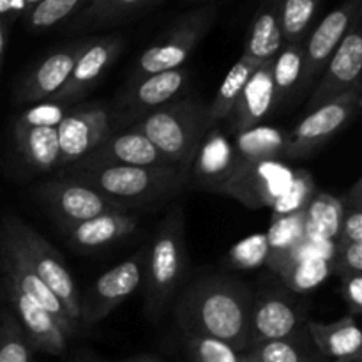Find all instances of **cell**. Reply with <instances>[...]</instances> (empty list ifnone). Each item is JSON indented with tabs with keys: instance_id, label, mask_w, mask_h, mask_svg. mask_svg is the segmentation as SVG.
Here are the masks:
<instances>
[{
	"instance_id": "cell-1",
	"label": "cell",
	"mask_w": 362,
	"mask_h": 362,
	"mask_svg": "<svg viewBox=\"0 0 362 362\" xmlns=\"http://www.w3.org/2000/svg\"><path fill=\"white\" fill-rule=\"evenodd\" d=\"M253 290L228 276H209L187 286L175 308L180 332L211 336L239 354L250 346Z\"/></svg>"
},
{
	"instance_id": "cell-2",
	"label": "cell",
	"mask_w": 362,
	"mask_h": 362,
	"mask_svg": "<svg viewBox=\"0 0 362 362\" xmlns=\"http://www.w3.org/2000/svg\"><path fill=\"white\" fill-rule=\"evenodd\" d=\"M59 175L80 180L126 209L154 207L177 197L189 186V168L165 166H98L67 168Z\"/></svg>"
},
{
	"instance_id": "cell-3",
	"label": "cell",
	"mask_w": 362,
	"mask_h": 362,
	"mask_svg": "<svg viewBox=\"0 0 362 362\" xmlns=\"http://www.w3.org/2000/svg\"><path fill=\"white\" fill-rule=\"evenodd\" d=\"M131 129L144 134L173 165L189 168L202 138L212 127L209 105L194 98H180L147 113Z\"/></svg>"
},
{
	"instance_id": "cell-4",
	"label": "cell",
	"mask_w": 362,
	"mask_h": 362,
	"mask_svg": "<svg viewBox=\"0 0 362 362\" xmlns=\"http://www.w3.org/2000/svg\"><path fill=\"white\" fill-rule=\"evenodd\" d=\"M186 269V219L182 205H172L148 243L145 262V313L151 320L161 317L182 283Z\"/></svg>"
},
{
	"instance_id": "cell-5",
	"label": "cell",
	"mask_w": 362,
	"mask_h": 362,
	"mask_svg": "<svg viewBox=\"0 0 362 362\" xmlns=\"http://www.w3.org/2000/svg\"><path fill=\"white\" fill-rule=\"evenodd\" d=\"M218 18V7L212 4L194 7L180 14L151 46L140 53L131 67L129 80L161 73V71L177 69L186 64L193 55L202 39L207 35Z\"/></svg>"
},
{
	"instance_id": "cell-6",
	"label": "cell",
	"mask_w": 362,
	"mask_h": 362,
	"mask_svg": "<svg viewBox=\"0 0 362 362\" xmlns=\"http://www.w3.org/2000/svg\"><path fill=\"white\" fill-rule=\"evenodd\" d=\"M2 233L16 244L35 274L62 300L67 313L80 325V292L62 255L41 233L14 216L4 219Z\"/></svg>"
},
{
	"instance_id": "cell-7",
	"label": "cell",
	"mask_w": 362,
	"mask_h": 362,
	"mask_svg": "<svg viewBox=\"0 0 362 362\" xmlns=\"http://www.w3.org/2000/svg\"><path fill=\"white\" fill-rule=\"evenodd\" d=\"M362 83L311 110L288 133L283 158L304 159L327 145L361 112Z\"/></svg>"
},
{
	"instance_id": "cell-8",
	"label": "cell",
	"mask_w": 362,
	"mask_h": 362,
	"mask_svg": "<svg viewBox=\"0 0 362 362\" xmlns=\"http://www.w3.org/2000/svg\"><path fill=\"white\" fill-rule=\"evenodd\" d=\"M148 244L99 276L80 296V327H92L117 310L141 286Z\"/></svg>"
},
{
	"instance_id": "cell-9",
	"label": "cell",
	"mask_w": 362,
	"mask_h": 362,
	"mask_svg": "<svg viewBox=\"0 0 362 362\" xmlns=\"http://www.w3.org/2000/svg\"><path fill=\"white\" fill-rule=\"evenodd\" d=\"M35 197L64 232L98 216L129 211L106 198L94 187L62 175L42 182L35 189Z\"/></svg>"
},
{
	"instance_id": "cell-10",
	"label": "cell",
	"mask_w": 362,
	"mask_h": 362,
	"mask_svg": "<svg viewBox=\"0 0 362 362\" xmlns=\"http://www.w3.org/2000/svg\"><path fill=\"white\" fill-rule=\"evenodd\" d=\"M191 78L189 67L161 71L127 81L126 88L117 95L113 105V122L117 127H127L159 106L180 98Z\"/></svg>"
},
{
	"instance_id": "cell-11",
	"label": "cell",
	"mask_w": 362,
	"mask_h": 362,
	"mask_svg": "<svg viewBox=\"0 0 362 362\" xmlns=\"http://www.w3.org/2000/svg\"><path fill=\"white\" fill-rule=\"evenodd\" d=\"M296 296L283 285L255 293L250 317V346L271 339L292 338L308 331V317Z\"/></svg>"
},
{
	"instance_id": "cell-12",
	"label": "cell",
	"mask_w": 362,
	"mask_h": 362,
	"mask_svg": "<svg viewBox=\"0 0 362 362\" xmlns=\"http://www.w3.org/2000/svg\"><path fill=\"white\" fill-rule=\"evenodd\" d=\"M293 172L281 159L253 163L235 170L219 194L240 202L251 211L271 209L290 187Z\"/></svg>"
},
{
	"instance_id": "cell-13",
	"label": "cell",
	"mask_w": 362,
	"mask_h": 362,
	"mask_svg": "<svg viewBox=\"0 0 362 362\" xmlns=\"http://www.w3.org/2000/svg\"><path fill=\"white\" fill-rule=\"evenodd\" d=\"M115 129L112 108L103 103H87L69 110L57 127L60 147V170L94 151Z\"/></svg>"
},
{
	"instance_id": "cell-14",
	"label": "cell",
	"mask_w": 362,
	"mask_h": 362,
	"mask_svg": "<svg viewBox=\"0 0 362 362\" xmlns=\"http://www.w3.org/2000/svg\"><path fill=\"white\" fill-rule=\"evenodd\" d=\"M361 7L362 0H345L324 18L313 32L306 35L303 42L304 67L300 88H308L317 78H320L325 64L336 52L349 28L361 18Z\"/></svg>"
},
{
	"instance_id": "cell-15",
	"label": "cell",
	"mask_w": 362,
	"mask_h": 362,
	"mask_svg": "<svg viewBox=\"0 0 362 362\" xmlns=\"http://www.w3.org/2000/svg\"><path fill=\"white\" fill-rule=\"evenodd\" d=\"M362 71V28L361 18L352 23L345 37L341 39L339 46L329 62L325 64L320 74V81L315 87L308 103V112L317 106L345 94L350 88L361 85Z\"/></svg>"
},
{
	"instance_id": "cell-16",
	"label": "cell",
	"mask_w": 362,
	"mask_h": 362,
	"mask_svg": "<svg viewBox=\"0 0 362 362\" xmlns=\"http://www.w3.org/2000/svg\"><path fill=\"white\" fill-rule=\"evenodd\" d=\"M90 37H80L39 60L16 85L18 103H41L49 101L69 78L78 57L87 48Z\"/></svg>"
},
{
	"instance_id": "cell-17",
	"label": "cell",
	"mask_w": 362,
	"mask_h": 362,
	"mask_svg": "<svg viewBox=\"0 0 362 362\" xmlns=\"http://www.w3.org/2000/svg\"><path fill=\"white\" fill-rule=\"evenodd\" d=\"M0 251H2V264L4 271H6V283L16 286L21 293L28 297V299L34 300L35 304L42 308V310L48 311L53 318L60 324V327L69 334V338H73L78 331H80V325L78 322H74L71 318V315L67 313L66 306L62 304V300L48 288V286L42 283V279L35 274L34 269L30 267V264L27 262V258L21 255V251L18 250L16 244L6 237L2 233V240H0Z\"/></svg>"
},
{
	"instance_id": "cell-18",
	"label": "cell",
	"mask_w": 362,
	"mask_h": 362,
	"mask_svg": "<svg viewBox=\"0 0 362 362\" xmlns=\"http://www.w3.org/2000/svg\"><path fill=\"white\" fill-rule=\"evenodd\" d=\"M170 163L151 140L138 131L117 129L76 163L74 168H98V166H165Z\"/></svg>"
},
{
	"instance_id": "cell-19",
	"label": "cell",
	"mask_w": 362,
	"mask_h": 362,
	"mask_svg": "<svg viewBox=\"0 0 362 362\" xmlns=\"http://www.w3.org/2000/svg\"><path fill=\"white\" fill-rule=\"evenodd\" d=\"M122 49L124 39L120 35L90 37L87 48L78 57L64 87L49 101L71 105V103L83 98L90 88H94L99 83L106 71L119 59Z\"/></svg>"
},
{
	"instance_id": "cell-20",
	"label": "cell",
	"mask_w": 362,
	"mask_h": 362,
	"mask_svg": "<svg viewBox=\"0 0 362 362\" xmlns=\"http://www.w3.org/2000/svg\"><path fill=\"white\" fill-rule=\"evenodd\" d=\"M6 297L13 308L14 317L20 322L28 343L34 352L49 354V356H60L69 345V334L60 327L59 322L52 317L39 304L28 299L21 293L16 286L4 281Z\"/></svg>"
},
{
	"instance_id": "cell-21",
	"label": "cell",
	"mask_w": 362,
	"mask_h": 362,
	"mask_svg": "<svg viewBox=\"0 0 362 362\" xmlns=\"http://www.w3.org/2000/svg\"><path fill=\"white\" fill-rule=\"evenodd\" d=\"M233 168L232 140L221 127L212 126L202 138L189 166V186L194 184L200 189L219 194L232 177Z\"/></svg>"
},
{
	"instance_id": "cell-22",
	"label": "cell",
	"mask_w": 362,
	"mask_h": 362,
	"mask_svg": "<svg viewBox=\"0 0 362 362\" xmlns=\"http://www.w3.org/2000/svg\"><path fill=\"white\" fill-rule=\"evenodd\" d=\"M274 110L276 94L274 83H272V60H267L253 71L235 106L230 112L226 119L230 133L235 134L239 131L260 126Z\"/></svg>"
},
{
	"instance_id": "cell-23",
	"label": "cell",
	"mask_w": 362,
	"mask_h": 362,
	"mask_svg": "<svg viewBox=\"0 0 362 362\" xmlns=\"http://www.w3.org/2000/svg\"><path fill=\"white\" fill-rule=\"evenodd\" d=\"M138 228V216L133 212H112L78 223L66 233L67 246L78 255L99 253L129 237Z\"/></svg>"
},
{
	"instance_id": "cell-24",
	"label": "cell",
	"mask_w": 362,
	"mask_h": 362,
	"mask_svg": "<svg viewBox=\"0 0 362 362\" xmlns=\"http://www.w3.org/2000/svg\"><path fill=\"white\" fill-rule=\"evenodd\" d=\"M306 327L315 349L327 362L362 356V332L357 318L345 315L329 324L308 318Z\"/></svg>"
},
{
	"instance_id": "cell-25",
	"label": "cell",
	"mask_w": 362,
	"mask_h": 362,
	"mask_svg": "<svg viewBox=\"0 0 362 362\" xmlns=\"http://www.w3.org/2000/svg\"><path fill=\"white\" fill-rule=\"evenodd\" d=\"M281 48V0H264L250 25L243 55L262 64L274 59Z\"/></svg>"
},
{
	"instance_id": "cell-26",
	"label": "cell",
	"mask_w": 362,
	"mask_h": 362,
	"mask_svg": "<svg viewBox=\"0 0 362 362\" xmlns=\"http://www.w3.org/2000/svg\"><path fill=\"white\" fill-rule=\"evenodd\" d=\"M158 2L159 0H90L73 20L67 21L64 30L67 34H80L113 27Z\"/></svg>"
},
{
	"instance_id": "cell-27",
	"label": "cell",
	"mask_w": 362,
	"mask_h": 362,
	"mask_svg": "<svg viewBox=\"0 0 362 362\" xmlns=\"http://www.w3.org/2000/svg\"><path fill=\"white\" fill-rule=\"evenodd\" d=\"M286 140H288L286 131L265 124L239 131L233 134L232 140L233 158H235L233 172L265 159H281L285 154Z\"/></svg>"
},
{
	"instance_id": "cell-28",
	"label": "cell",
	"mask_w": 362,
	"mask_h": 362,
	"mask_svg": "<svg viewBox=\"0 0 362 362\" xmlns=\"http://www.w3.org/2000/svg\"><path fill=\"white\" fill-rule=\"evenodd\" d=\"M18 154L32 170L41 173L59 172L60 147L57 127H14Z\"/></svg>"
},
{
	"instance_id": "cell-29",
	"label": "cell",
	"mask_w": 362,
	"mask_h": 362,
	"mask_svg": "<svg viewBox=\"0 0 362 362\" xmlns=\"http://www.w3.org/2000/svg\"><path fill=\"white\" fill-rule=\"evenodd\" d=\"M267 267L279 278L281 285L292 293H306L317 288L332 274L331 262L322 258H279Z\"/></svg>"
},
{
	"instance_id": "cell-30",
	"label": "cell",
	"mask_w": 362,
	"mask_h": 362,
	"mask_svg": "<svg viewBox=\"0 0 362 362\" xmlns=\"http://www.w3.org/2000/svg\"><path fill=\"white\" fill-rule=\"evenodd\" d=\"M244 354L253 362H327L315 349L308 331L292 338L257 343Z\"/></svg>"
},
{
	"instance_id": "cell-31",
	"label": "cell",
	"mask_w": 362,
	"mask_h": 362,
	"mask_svg": "<svg viewBox=\"0 0 362 362\" xmlns=\"http://www.w3.org/2000/svg\"><path fill=\"white\" fill-rule=\"evenodd\" d=\"M306 240L327 243L336 240L341 225V198L329 193H315L304 211Z\"/></svg>"
},
{
	"instance_id": "cell-32",
	"label": "cell",
	"mask_w": 362,
	"mask_h": 362,
	"mask_svg": "<svg viewBox=\"0 0 362 362\" xmlns=\"http://www.w3.org/2000/svg\"><path fill=\"white\" fill-rule=\"evenodd\" d=\"M258 66H260V62L246 55H240V59L233 64L232 69L228 71V74L223 80V83L219 85L212 103L209 105V117H211L212 126H218L221 120L228 119L230 112L235 106L244 85L247 83V80H250V76Z\"/></svg>"
},
{
	"instance_id": "cell-33",
	"label": "cell",
	"mask_w": 362,
	"mask_h": 362,
	"mask_svg": "<svg viewBox=\"0 0 362 362\" xmlns=\"http://www.w3.org/2000/svg\"><path fill=\"white\" fill-rule=\"evenodd\" d=\"M303 42H290L283 45L278 55L272 59V83H274L276 110L290 99V95L300 87L304 67Z\"/></svg>"
},
{
	"instance_id": "cell-34",
	"label": "cell",
	"mask_w": 362,
	"mask_h": 362,
	"mask_svg": "<svg viewBox=\"0 0 362 362\" xmlns=\"http://www.w3.org/2000/svg\"><path fill=\"white\" fill-rule=\"evenodd\" d=\"M88 2L90 0H41L23 18L25 27L32 34H45L73 20Z\"/></svg>"
},
{
	"instance_id": "cell-35",
	"label": "cell",
	"mask_w": 362,
	"mask_h": 362,
	"mask_svg": "<svg viewBox=\"0 0 362 362\" xmlns=\"http://www.w3.org/2000/svg\"><path fill=\"white\" fill-rule=\"evenodd\" d=\"M265 235H267V244H269L267 262L286 257L290 251L299 247L300 244L306 240L304 212L272 218L271 226H269V232L265 233Z\"/></svg>"
},
{
	"instance_id": "cell-36",
	"label": "cell",
	"mask_w": 362,
	"mask_h": 362,
	"mask_svg": "<svg viewBox=\"0 0 362 362\" xmlns=\"http://www.w3.org/2000/svg\"><path fill=\"white\" fill-rule=\"evenodd\" d=\"M322 0H281L283 45L304 41Z\"/></svg>"
},
{
	"instance_id": "cell-37",
	"label": "cell",
	"mask_w": 362,
	"mask_h": 362,
	"mask_svg": "<svg viewBox=\"0 0 362 362\" xmlns=\"http://www.w3.org/2000/svg\"><path fill=\"white\" fill-rule=\"evenodd\" d=\"M34 350L9 308L0 306V362H32Z\"/></svg>"
},
{
	"instance_id": "cell-38",
	"label": "cell",
	"mask_w": 362,
	"mask_h": 362,
	"mask_svg": "<svg viewBox=\"0 0 362 362\" xmlns=\"http://www.w3.org/2000/svg\"><path fill=\"white\" fill-rule=\"evenodd\" d=\"M315 193H317V187H315L313 175L304 168L296 170V172H293V179H292V184H290V187L285 191V194H283V197L271 207L272 218L304 212L308 205H310L311 198H313Z\"/></svg>"
},
{
	"instance_id": "cell-39",
	"label": "cell",
	"mask_w": 362,
	"mask_h": 362,
	"mask_svg": "<svg viewBox=\"0 0 362 362\" xmlns=\"http://www.w3.org/2000/svg\"><path fill=\"white\" fill-rule=\"evenodd\" d=\"M182 343L191 362H239L240 354L218 338L182 332Z\"/></svg>"
},
{
	"instance_id": "cell-40",
	"label": "cell",
	"mask_w": 362,
	"mask_h": 362,
	"mask_svg": "<svg viewBox=\"0 0 362 362\" xmlns=\"http://www.w3.org/2000/svg\"><path fill=\"white\" fill-rule=\"evenodd\" d=\"M334 243H362V179H357L341 198V225Z\"/></svg>"
},
{
	"instance_id": "cell-41",
	"label": "cell",
	"mask_w": 362,
	"mask_h": 362,
	"mask_svg": "<svg viewBox=\"0 0 362 362\" xmlns=\"http://www.w3.org/2000/svg\"><path fill=\"white\" fill-rule=\"evenodd\" d=\"M269 258V244L265 233H253L230 247L228 262L233 269L253 271L264 267Z\"/></svg>"
},
{
	"instance_id": "cell-42",
	"label": "cell",
	"mask_w": 362,
	"mask_h": 362,
	"mask_svg": "<svg viewBox=\"0 0 362 362\" xmlns=\"http://www.w3.org/2000/svg\"><path fill=\"white\" fill-rule=\"evenodd\" d=\"M71 108L73 106L66 105V103H35V106L18 115L14 127H59V124L62 122Z\"/></svg>"
},
{
	"instance_id": "cell-43",
	"label": "cell",
	"mask_w": 362,
	"mask_h": 362,
	"mask_svg": "<svg viewBox=\"0 0 362 362\" xmlns=\"http://www.w3.org/2000/svg\"><path fill=\"white\" fill-rule=\"evenodd\" d=\"M332 274L338 278L362 274V243L336 244V255L331 262Z\"/></svg>"
},
{
	"instance_id": "cell-44",
	"label": "cell",
	"mask_w": 362,
	"mask_h": 362,
	"mask_svg": "<svg viewBox=\"0 0 362 362\" xmlns=\"http://www.w3.org/2000/svg\"><path fill=\"white\" fill-rule=\"evenodd\" d=\"M341 297L349 308L350 317L357 318L362 313V274H349L339 278Z\"/></svg>"
},
{
	"instance_id": "cell-45",
	"label": "cell",
	"mask_w": 362,
	"mask_h": 362,
	"mask_svg": "<svg viewBox=\"0 0 362 362\" xmlns=\"http://www.w3.org/2000/svg\"><path fill=\"white\" fill-rule=\"evenodd\" d=\"M28 9L23 4V0H0V20L13 23L20 18L27 16Z\"/></svg>"
},
{
	"instance_id": "cell-46",
	"label": "cell",
	"mask_w": 362,
	"mask_h": 362,
	"mask_svg": "<svg viewBox=\"0 0 362 362\" xmlns=\"http://www.w3.org/2000/svg\"><path fill=\"white\" fill-rule=\"evenodd\" d=\"M7 35H9V23L0 20V74H2V64H4V53H6V46H7Z\"/></svg>"
},
{
	"instance_id": "cell-47",
	"label": "cell",
	"mask_w": 362,
	"mask_h": 362,
	"mask_svg": "<svg viewBox=\"0 0 362 362\" xmlns=\"http://www.w3.org/2000/svg\"><path fill=\"white\" fill-rule=\"evenodd\" d=\"M117 362H163V361H159L158 357H154V356H148V354H141V356L127 357V359L117 361Z\"/></svg>"
},
{
	"instance_id": "cell-48",
	"label": "cell",
	"mask_w": 362,
	"mask_h": 362,
	"mask_svg": "<svg viewBox=\"0 0 362 362\" xmlns=\"http://www.w3.org/2000/svg\"><path fill=\"white\" fill-rule=\"evenodd\" d=\"M73 362H117V361H105V359H99V357L92 356L88 352H81L74 357Z\"/></svg>"
},
{
	"instance_id": "cell-49",
	"label": "cell",
	"mask_w": 362,
	"mask_h": 362,
	"mask_svg": "<svg viewBox=\"0 0 362 362\" xmlns=\"http://www.w3.org/2000/svg\"><path fill=\"white\" fill-rule=\"evenodd\" d=\"M39 2H41V0H23V4H25V6H27L28 11H30L34 6H37Z\"/></svg>"
},
{
	"instance_id": "cell-50",
	"label": "cell",
	"mask_w": 362,
	"mask_h": 362,
	"mask_svg": "<svg viewBox=\"0 0 362 362\" xmlns=\"http://www.w3.org/2000/svg\"><path fill=\"white\" fill-rule=\"evenodd\" d=\"M329 362H362V356H361V357H352V359H341V361H329Z\"/></svg>"
},
{
	"instance_id": "cell-51",
	"label": "cell",
	"mask_w": 362,
	"mask_h": 362,
	"mask_svg": "<svg viewBox=\"0 0 362 362\" xmlns=\"http://www.w3.org/2000/svg\"><path fill=\"white\" fill-rule=\"evenodd\" d=\"M239 362H253V361H251L250 357L246 356V354H240V361Z\"/></svg>"
},
{
	"instance_id": "cell-52",
	"label": "cell",
	"mask_w": 362,
	"mask_h": 362,
	"mask_svg": "<svg viewBox=\"0 0 362 362\" xmlns=\"http://www.w3.org/2000/svg\"><path fill=\"white\" fill-rule=\"evenodd\" d=\"M193 2H212V0H193Z\"/></svg>"
}]
</instances>
